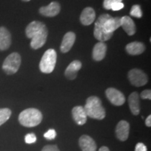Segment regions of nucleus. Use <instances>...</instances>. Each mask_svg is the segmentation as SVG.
Wrapping results in <instances>:
<instances>
[{
    "label": "nucleus",
    "mask_w": 151,
    "mask_h": 151,
    "mask_svg": "<svg viewBox=\"0 0 151 151\" xmlns=\"http://www.w3.org/2000/svg\"><path fill=\"white\" fill-rule=\"evenodd\" d=\"M81 67H82V64L78 60H74L71 62L70 65L66 69L65 73L66 77L70 80L75 79L76 78L78 71L81 69Z\"/></svg>",
    "instance_id": "obj_16"
},
{
    "label": "nucleus",
    "mask_w": 151,
    "mask_h": 151,
    "mask_svg": "<svg viewBox=\"0 0 151 151\" xmlns=\"http://www.w3.org/2000/svg\"><path fill=\"white\" fill-rule=\"evenodd\" d=\"M121 20V27L126 32L128 35H134L136 32V25L133 20L129 16H123L120 18Z\"/></svg>",
    "instance_id": "obj_20"
},
{
    "label": "nucleus",
    "mask_w": 151,
    "mask_h": 151,
    "mask_svg": "<svg viewBox=\"0 0 151 151\" xmlns=\"http://www.w3.org/2000/svg\"><path fill=\"white\" fill-rule=\"evenodd\" d=\"M45 24L43 22L39 21H33L28 24L26 27L25 34L27 38L32 39L34 36L37 35L39 32L41 31L43 27H45Z\"/></svg>",
    "instance_id": "obj_21"
},
{
    "label": "nucleus",
    "mask_w": 151,
    "mask_h": 151,
    "mask_svg": "<svg viewBox=\"0 0 151 151\" xmlns=\"http://www.w3.org/2000/svg\"><path fill=\"white\" fill-rule=\"evenodd\" d=\"M11 44L10 32L4 27H0V50L9 49Z\"/></svg>",
    "instance_id": "obj_12"
},
{
    "label": "nucleus",
    "mask_w": 151,
    "mask_h": 151,
    "mask_svg": "<svg viewBox=\"0 0 151 151\" xmlns=\"http://www.w3.org/2000/svg\"><path fill=\"white\" fill-rule=\"evenodd\" d=\"M129 124L125 120H121L117 124L116 134L119 140L124 141L128 139L129 134Z\"/></svg>",
    "instance_id": "obj_9"
},
{
    "label": "nucleus",
    "mask_w": 151,
    "mask_h": 151,
    "mask_svg": "<svg viewBox=\"0 0 151 151\" xmlns=\"http://www.w3.org/2000/svg\"><path fill=\"white\" fill-rule=\"evenodd\" d=\"M22 1H30V0H22Z\"/></svg>",
    "instance_id": "obj_34"
},
{
    "label": "nucleus",
    "mask_w": 151,
    "mask_h": 151,
    "mask_svg": "<svg viewBox=\"0 0 151 151\" xmlns=\"http://www.w3.org/2000/svg\"><path fill=\"white\" fill-rule=\"evenodd\" d=\"M123 7H124V4L123 3L117 2V3L114 4H113L112 6H111V10L114 11H116L121 10L122 9H123Z\"/></svg>",
    "instance_id": "obj_30"
},
{
    "label": "nucleus",
    "mask_w": 151,
    "mask_h": 151,
    "mask_svg": "<svg viewBox=\"0 0 151 151\" xmlns=\"http://www.w3.org/2000/svg\"><path fill=\"white\" fill-rule=\"evenodd\" d=\"M84 109L87 116L91 118L102 120L106 116L105 110L102 106L101 101L95 96H92L87 99Z\"/></svg>",
    "instance_id": "obj_1"
},
{
    "label": "nucleus",
    "mask_w": 151,
    "mask_h": 151,
    "mask_svg": "<svg viewBox=\"0 0 151 151\" xmlns=\"http://www.w3.org/2000/svg\"><path fill=\"white\" fill-rule=\"evenodd\" d=\"M47 37H48V29L45 26L41 29L40 32H39L37 35L32 38L30 46L35 50L41 48L46 42Z\"/></svg>",
    "instance_id": "obj_8"
},
{
    "label": "nucleus",
    "mask_w": 151,
    "mask_h": 151,
    "mask_svg": "<svg viewBox=\"0 0 151 151\" xmlns=\"http://www.w3.org/2000/svg\"><path fill=\"white\" fill-rule=\"evenodd\" d=\"M141 97L143 99H151L150 90H146L141 93Z\"/></svg>",
    "instance_id": "obj_29"
},
{
    "label": "nucleus",
    "mask_w": 151,
    "mask_h": 151,
    "mask_svg": "<svg viewBox=\"0 0 151 151\" xmlns=\"http://www.w3.org/2000/svg\"><path fill=\"white\" fill-rule=\"evenodd\" d=\"M146 124L147 127H150L151 126V116H148L146 120Z\"/></svg>",
    "instance_id": "obj_32"
},
{
    "label": "nucleus",
    "mask_w": 151,
    "mask_h": 151,
    "mask_svg": "<svg viewBox=\"0 0 151 151\" xmlns=\"http://www.w3.org/2000/svg\"><path fill=\"white\" fill-rule=\"evenodd\" d=\"M130 15L132 16L135 17V18H141L143 16L142 11H141V6L139 5H134L132 7L131 11H130Z\"/></svg>",
    "instance_id": "obj_24"
},
{
    "label": "nucleus",
    "mask_w": 151,
    "mask_h": 151,
    "mask_svg": "<svg viewBox=\"0 0 151 151\" xmlns=\"http://www.w3.org/2000/svg\"><path fill=\"white\" fill-rule=\"evenodd\" d=\"M42 113L37 109H27L20 113L18 120L22 126L33 127L37 126L42 121Z\"/></svg>",
    "instance_id": "obj_2"
},
{
    "label": "nucleus",
    "mask_w": 151,
    "mask_h": 151,
    "mask_svg": "<svg viewBox=\"0 0 151 151\" xmlns=\"http://www.w3.org/2000/svg\"><path fill=\"white\" fill-rule=\"evenodd\" d=\"M129 106L131 112L135 116L139 114L140 112V101H139V95L137 92H132L130 94L129 99Z\"/></svg>",
    "instance_id": "obj_19"
},
{
    "label": "nucleus",
    "mask_w": 151,
    "mask_h": 151,
    "mask_svg": "<svg viewBox=\"0 0 151 151\" xmlns=\"http://www.w3.org/2000/svg\"><path fill=\"white\" fill-rule=\"evenodd\" d=\"M145 47L144 44L141 42H138V41H134L128 43L126 46V50L129 55H140L144 52Z\"/></svg>",
    "instance_id": "obj_22"
},
{
    "label": "nucleus",
    "mask_w": 151,
    "mask_h": 151,
    "mask_svg": "<svg viewBox=\"0 0 151 151\" xmlns=\"http://www.w3.org/2000/svg\"><path fill=\"white\" fill-rule=\"evenodd\" d=\"M24 141L27 144H32V143H35L37 141V137H36V135L34 133L27 134L24 137Z\"/></svg>",
    "instance_id": "obj_25"
},
{
    "label": "nucleus",
    "mask_w": 151,
    "mask_h": 151,
    "mask_svg": "<svg viewBox=\"0 0 151 151\" xmlns=\"http://www.w3.org/2000/svg\"><path fill=\"white\" fill-rule=\"evenodd\" d=\"M72 116L74 121L79 125H83L87 121V114L84 107L77 106L72 109Z\"/></svg>",
    "instance_id": "obj_14"
},
{
    "label": "nucleus",
    "mask_w": 151,
    "mask_h": 151,
    "mask_svg": "<svg viewBox=\"0 0 151 151\" xmlns=\"http://www.w3.org/2000/svg\"><path fill=\"white\" fill-rule=\"evenodd\" d=\"M111 17V16L109 14L101 15L94 24V36L95 39L99 41L100 42H104L106 41L109 40L113 35V33H106L103 28L104 23Z\"/></svg>",
    "instance_id": "obj_4"
},
{
    "label": "nucleus",
    "mask_w": 151,
    "mask_h": 151,
    "mask_svg": "<svg viewBox=\"0 0 151 151\" xmlns=\"http://www.w3.org/2000/svg\"><path fill=\"white\" fill-rule=\"evenodd\" d=\"M79 145L83 151H96L97 144L92 138L88 135H83L79 139Z\"/></svg>",
    "instance_id": "obj_11"
},
{
    "label": "nucleus",
    "mask_w": 151,
    "mask_h": 151,
    "mask_svg": "<svg viewBox=\"0 0 151 151\" xmlns=\"http://www.w3.org/2000/svg\"><path fill=\"white\" fill-rule=\"evenodd\" d=\"M56 135L57 134L55 130L50 129H49L48 132H46L43 136H44V137L46 138V139H48V140H52V139H54L56 137Z\"/></svg>",
    "instance_id": "obj_27"
},
{
    "label": "nucleus",
    "mask_w": 151,
    "mask_h": 151,
    "mask_svg": "<svg viewBox=\"0 0 151 151\" xmlns=\"http://www.w3.org/2000/svg\"><path fill=\"white\" fill-rule=\"evenodd\" d=\"M21 65V57L18 52H13L6 58L2 65V69L8 75H12L18 71Z\"/></svg>",
    "instance_id": "obj_5"
},
{
    "label": "nucleus",
    "mask_w": 151,
    "mask_h": 151,
    "mask_svg": "<svg viewBox=\"0 0 151 151\" xmlns=\"http://www.w3.org/2000/svg\"><path fill=\"white\" fill-rule=\"evenodd\" d=\"M76 40V35L72 32H69L64 36L63 39H62L61 46H60V50L62 52H69L72 48Z\"/></svg>",
    "instance_id": "obj_13"
},
{
    "label": "nucleus",
    "mask_w": 151,
    "mask_h": 151,
    "mask_svg": "<svg viewBox=\"0 0 151 151\" xmlns=\"http://www.w3.org/2000/svg\"><path fill=\"white\" fill-rule=\"evenodd\" d=\"M107 47L105 43L99 42L95 45L92 51V58L95 61H101L105 58Z\"/></svg>",
    "instance_id": "obj_18"
},
{
    "label": "nucleus",
    "mask_w": 151,
    "mask_h": 151,
    "mask_svg": "<svg viewBox=\"0 0 151 151\" xmlns=\"http://www.w3.org/2000/svg\"><path fill=\"white\" fill-rule=\"evenodd\" d=\"M128 78L133 86L140 87L145 86L148 82L147 75L140 69H132L128 73Z\"/></svg>",
    "instance_id": "obj_6"
},
{
    "label": "nucleus",
    "mask_w": 151,
    "mask_h": 151,
    "mask_svg": "<svg viewBox=\"0 0 151 151\" xmlns=\"http://www.w3.org/2000/svg\"><path fill=\"white\" fill-rule=\"evenodd\" d=\"M135 151H147V148L142 143H138L136 145Z\"/></svg>",
    "instance_id": "obj_31"
},
{
    "label": "nucleus",
    "mask_w": 151,
    "mask_h": 151,
    "mask_svg": "<svg viewBox=\"0 0 151 151\" xmlns=\"http://www.w3.org/2000/svg\"><path fill=\"white\" fill-rule=\"evenodd\" d=\"M11 111L9 109H0V126L5 123L10 118Z\"/></svg>",
    "instance_id": "obj_23"
},
{
    "label": "nucleus",
    "mask_w": 151,
    "mask_h": 151,
    "mask_svg": "<svg viewBox=\"0 0 151 151\" xmlns=\"http://www.w3.org/2000/svg\"><path fill=\"white\" fill-rule=\"evenodd\" d=\"M99 151H110V150H109V149L107 148L106 146H102L100 148Z\"/></svg>",
    "instance_id": "obj_33"
},
{
    "label": "nucleus",
    "mask_w": 151,
    "mask_h": 151,
    "mask_svg": "<svg viewBox=\"0 0 151 151\" xmlns=\"http://www.w3.org/2000/svg\"><path fill=\"white\" fill-rule=\"evenodd\" d=\"M122 0H104L103 3V6L106 10H110L111 6L117 2H122Z\"/></svg>",
    "instance_id": "obj_26"
},
{
    "label": "nucleus",
    "mask_w": 151,
    "mask_h": 151,
    "mask_svg": "<svg viewBox=\"0 0 151 151\" xmlns=\"http://www.w3.org/2000/svg\"><path fill=\"white\" fill-rule=\"evenodd\" d=\"M39 12L46 17H54L60 12V5L58 2L52 1L47 6H43L39 9Z\"/></svg>",
    "instance_id": "obj_10"
},
{
    "label": "nucleus",
    "mask_w": 151,
    "mask_h": 151,
    "mask_svg": "<svg viewBox=\"0 0 151 151\" xmlns=\"http://www.w3.org/2000/svg\"><path fill=\"white\" fill-rule=\"evenodd\" d=\"M96 14L94 9L91 7H87L84 9L80 16L81 22L83 25H90L95 20Z\"/></svg>",
    "instance_id": "obj_15"
},
{
    "label": "nucleus",
    "mask_w": 151,
    "mask_h": 151,
    "mask_svg": "<svg viewBox=\"0 0 151 151\" xmlns=\"http://www.w3.org/2000/svg\"><path fill=\"white\" fill-rule=\"evenodd\" d=\"M57 61V53L53 49L47 50L41 58L39 68L41 72L50 73L54 70Z\"/></svg>",
    "instance_id": "obj_3"
},
{
    "label": "nucleus",
    "mask_w": 151,
    "mask_h": 151,
    "mask_svg": "<svg viewBox=\"0 0 151 151\" xmlns=\"http://www.w3.org/2000/svg\"><path fill=\"white\" fill-rule=\"evenodd\" d=\"M120 26H121L120 18H118V17L113 18L111 16L104 23L103 28L106 33H113V32L116 31Z\"/></svg>",
    "instance_id": "obj_17"
},
{
    "label": "nucleus",
    "mask_w": 151,
    "mask_h": 151,
    "mask_svg": "<svg viewBox=\"0 0 151 151\" xmlns=\"http://www.w3.org/2000/svg\"><path fill=\"white\" fill-rule=\"evenodd\" d=\"M41 151H60L56 145H47L43 147Z\"/></svg>",
    "instance_id": "obj_28"
},
{
    "label": "nucleus",
    "mask_w": 151,
    "mask_h": 151,
    "mask_svg": "<svg viewBox=\"0 0 151 151\" xmlns=\"http://www.w3.org/2000/svg\"><path fill=\"white\" fill-rule=\"evenodd\" d=\"M106 95L112 104L122 106L125 101V97L121 92L113 88H109L106 91Z\"/></svg>",
    "instance_id": "obj_7"
}]
</instances>
